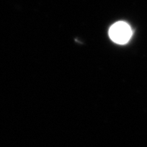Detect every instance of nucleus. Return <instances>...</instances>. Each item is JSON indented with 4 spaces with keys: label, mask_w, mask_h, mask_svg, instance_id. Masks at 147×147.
<instances>
[{
    "label": "nucleus",
    "mask_w": 147,
    "mask_h": 147,
    "mask_svg": "<svg viewBox=\"0 0 147 147\" xmlns=\"http://www.w3.org/2000/svg\"><path fill=\"white\" fill-rule=\"evenodd\" d=\"M108 35L113 43L117 45H126L131 39L133 31L127 22H117L110 27Z\"/></svg>",
    "instance_id": "nucleus-1"
}]
</instances>
